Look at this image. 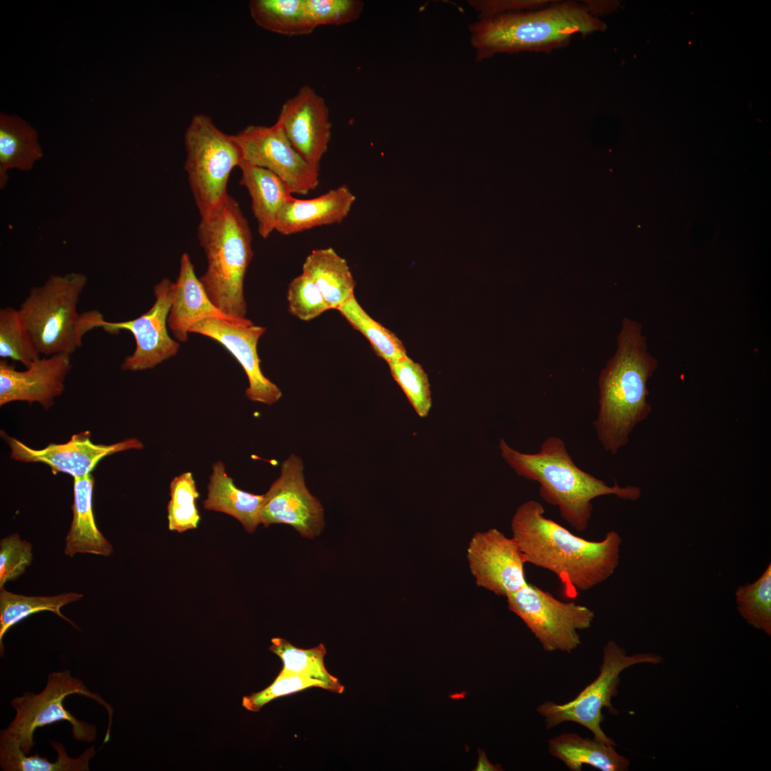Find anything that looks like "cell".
Instances as JSON below:
<instances>
[{
    "label": "cell",
    "instance_id": "cell-1",
    "mask_svg": "<svg viewBox=\"0 0 771 771\" xmlns=\"http://www.w3.org/2000/svg\"><path fill=\"white\" fill-rule=\"evenodd\" d=\"M511 530L527 563L554 573L566 598L603 583L619 564L622 538L616 531L608 532L600 541L585 540L546 518L536 500L517 508Z\"/></svg>",
    "mask_w": 771,
    "mask_h": 771
},
{
    "label": "cell",
    "instance_id": "cell-2",
    "mask_svg": "<svg viewBox=\"0 0 771 771\" xmlns=\"http://www.w3.org/2000/svg\"><path fill=\"white\" fill-rule=\"evenodd\" d=\"M658 366L647 348L642 325L624 318L614 356L598 378L599 409L593 425L603 449L615 455L635 426L650 414L647 382Z\"/></svg>",
    "mask_w": 771,
    "mask_h": 771
},
{
    "label": "cell",
    "instance_id": "cell-3",
    "mask_svg": "<svg viewBox=\"0 0 771 771\" xmlns=\"http://www.w3.org/2000/svg\"><path fill=\"white\" fill-rule=\"evenodd\" d=\"M502 458L520 476L539 484L540 496L557 506L560 517L575 530L587 529L593 510L592 501L604 495H615L635 501L642 493L639 487L607 485L603 480L576 465L563 439L547 438L533 453L519 452L500 439Z\"/></svg>",
    "mask_w": 771,
    "mask_h": 771
},
{
    "label": "cell",
    "instance_id": "cell-4",
    "mask_svg": "<svg viewBox=\"0 0 771 771\" xmlns=\"http://www.w3.org/2000/svg\"><path fill=\"white\" fill-rule=\"evenodd\" d=\"M605 28L587 4L564 1L481 18L469 29L476 59L481 61L500 53L550 52L567 45L575 34Z\"/></svg>",
    "mask_w": 771,
    "mask_h": 771
},
{
    "label": "cell",
    "instance_id": "cell-5",
    "mask_svg": "<svg viewBox=\"0 0 771 771\" xmlns=\"http://www.w3.org/2000/svg\"><path fill=\"white\" fill-rule=\"evenodd\" d=\"M198 238L207 258L199 278L211 302L226 316L246 318L243 283L253 258L252 233L239 203L230 195L201 218Z\"/></svg>",
    "mask_w": 771,
    "mask_h": 771
},
{
    "label": "cell",
    "instance_id": "cell-6",
    "mask_svg": "<svg viewBox=\"0 0 771 771\" xmlns=\"http://www.w3.org/2000/svg\"><path fill=\"white\" fill-rule=\"evenodd\" d=\"M87 281L79 272L51 275L43 285L32 287L21 303L18 309L41 355L71 356L88 332L102 327L105 319L100 311H78Z\"/></svg>",
    "mask_w": 771,
    "mask_h": 771
},
{
    "label": "cell",
    "instance_id": "cell-7",
    "mask_svg": "<svg viewBox=\"0 0 771 771\" xmlns=\"http://www.w3.org/2000/svg\"><path fill=\"white\" fill-rule=\"evenodd\" d=\"M190 188L201 218L208 217L228 195L227 184L235 167L243 161L234 140L205 114L193 116L184 134Z\"/></svg>",
    "mask_w": 771,
    "mask_h": 771
},
{
    "label": "cell",
    "instance_id": "cell-8",
    "mask_svg": "<svg viewBox=\"0 0 771 771\" xmlns=\"http://www.w3.org/2000/svg\"><path fill=\"white\" fill-rule=\"evenodd\" d=\"M72 694L89 697L106 709L109 725L104 743L107 742L112 723L111 705L100 695L91 692L82 680L72 677L69 670L51 672L41 692H26L13 699L11 705L16 712V715L9 726L1 730L0 735L13 739L23 752L28 755L35 744L34 733L37 728L65 720L71 725L74 740L93 742L97 735L96 726L78 720L63 705L66 697Z\"/></svg>",
    "mask_w": 771,
    "mask_h": 771
},
{
    "label": "cell",
    "instance_id": "cell-9",
    "mask_svg": "<svg viewBox=\"0 0 771 771\" xmlns=\"http://www.w3.org/2000/svg\"><path fill=\"white\" fill-rule=\"evenodd\" d=\"M663 660L655 653L628 655L624 648L609 640L603 648L598 677L572 700L560 705L546 701L538 706L537 712L545 718L547 729L573 722L590 730L595 738L615 746L614 740L603 731L601 723L604 720L603 708H608L612 714L618 713L611 700L618 695L621 672L635 665H657Z\"/></svg>",
    "mask_w": 771,
    "mask_h": 771
},
{
    "label": "cell",
    "instance_id": "cell-10",
    "mask_svg": "<svg viewBox=\"0 0 771 771\" xmlns=\"http://www.w3.org/2000/svg\"><path fill=\"white\" fill-rule=\"evenodd\" d=\"M508 609L518 615L547 652L571 653L581 644L578 630L591 627L595 613L574 602H563L526 583L506 597Z\"/></svg>",
    "mask_w": 771,
    "mask_h": 771
},
{
    "label": "cell",
    "instance_id": "cell-11",
    "mask_svg": "<svg viewBox=\"0 0 771 771\" xmlns=\"http://www.w3.org/2000/svg\"><path fill=\"white\" fill-rule=\"evenodd\" d=\"M243 161L266 168L281 178L293 193L307 195L319 183V171L293 147L281 128L250 125L233 135Z\"/></svg>",
    "mask_w": 771,
    "mask_h": 771
},
{
    "label": "cell",
    "instance_id": "cell-12",
    "mask_svg": "<svg viewBox=\"0 0 771 771\" xmlns=\"http://www.w3.org/2000/svg\"><path fill=\"white\" fill-rule=\"evenodd\" d=\"M260 521L265 527L289 525L310 539L321 533L325 525L323 509L306 486L300 457L291 454L282 463L279 477L264 494Z\"/></svg>",
    "mask_w": 771,
    "mask_h": 771
},
{
    "label": "cell",
    "instance_id": "cell-13",
    "mask_svg": "<svg viewBox=\"0 0 771 771\" xmlns=\"http://www.w3.org/2000/svg\"><path fill=\"white\" fill-rule=\"evenodd\" d=\"M173 293L174 283L164 278L154 286L155 301L147 312L130 321H104L101 328L105 331L117 333L126 330L134 337V351L121 363L123 371L151 369L177 354L180 345L169 336L167 329Z\"/></svg>",
    "mask_w": 771,
    "mask_h": 771
},
{
    "label": "cell",
    "instance_id": "cell-14",
    "mask_svg": "<svg viewBox=\"0 0 771 771\" xmlns=\"http://www.w3.org/2000/svg\"><path fill=\"white\" fill-rule=\"evenodd\" d=\"M466 558L476 585L497 596L506 598L527 583L525 555L513 537L496 528L475 533Z\"/></svg>",
    "mask_w": 771,
    "mask_h": 771
},
{
    "label": "cell",
    "instance_id": "cell-15",
    "mask_svg": "<svg viewBox=\"0 0 771 771\" xmlns=\"http://www.w3.org/2000/svg\"><path fill=\"white\" fill-rule=\"evenodd\" d=\"M301 156L320 169L331 139L332 124L326 100L308 85L282 105L276 122Z\"/></svg>",
    "mask_w": 771,
    "mask_h": 771
},
{
    "label": "cell",
    "instance_id": "cell-16",
    "mask_svg": "<svg viewBox=\"0 0 771 771\" xmlns=\"http://www.w3.org/2000/svg\"><path fill=\"white\" fill-rule=\"evenodd\" d=\"M266 328L251 321L233 324L215 318H204L193 325L189 333L201 334L223 346L240 363L247 376L249 386L246 396L253 402L272 405L282 396L281 389L268 378L260 367L257 344Z\"/></svg>",
    "mask_w": 771,
    "mask_h": 771
},
{
    "label": "cell",
    "instance_id": "cell-17",
    "mask_svg": "<svg viewBox=\"0 0 771 771\" xmlns=\"http://www.w3.org/2000/svg\"><path fill=\"white\" fill-rule=\"evenodd\" d=\"M11 449V458L25 463H42L49 465L54 474L58 472L74 478L91 473L104 458L116 453L136 449L143 444L137 438H128L111 445L96 444L89 432L74 435L61 444H49L42 449H34L19 440L4 434Z\"/></svg>",
    "mask_w": 771,
    "mask_h": 771
},
{
    "label": "cell",
    "instance_id": "cell-18",
    "mask_svg": "<svg viewBox=\"0 0 771 771\" xmlns=\"http://www.w3.org/2000/svg\"><path fill=\"white\" fill-rule=\"evenodd\" d=\"M71 368V356L66 354L39 358L24 371H18L1 359L0 405L26 401L39 403L45 409L50 408L63 393Z\"/></svg>",
    "mask_w": 771,
    "mask_h": 771
},
{
    "label": "cell",
    "instance_id": "cell-19",
    "mask_svg": "<svg viewBox=\"0 0 771 771\" xmlns=\"http://www.w3.org/2000/svg\"><path fill=\"white\" fill-rule=\"evenodd\" d=\"M208 318L221 319L233 324H247L249 319H235L226 316L210 300L189 255L183 253L180 259L178 279L174 283L173 299L168 316V327L180 342L188 341L191 328Z\"/></svg>",
    "mask_w": 771,
    "mask_h": 771
},
{
    "label": "cell",
    "instance_id": "cell-20",
    "mask_svg": "<svg viewBox=\"0 0 771 771\" xmlns=\"http://www.w3.org/2000/svg\"><path fill=\"white\" fill-rule=\"evenodd\" d=\"M356 198L346 185H341L311 199L292 196L281 210L276 230L292 235L311 228L341 223L349 214Z\"/></svg>",
    "mask_w": 771,
    "mask_h": 771
},
{
    "label": "cell",
    "instance_id": "cell-21",
    "mask_svg": "<svg viewBox=\"0 0 771 771\" xmlns=\"http://www.w3.org/2000/svg\"><path fill=\"white\" fill-rule=\"evenodd\" d=\"M240 184L248 191L251 208L258 223V231L267 238L276 230L278 214L293 196L288 186L273 172L242 162Z\"/></svg>",
    "mask_w": 771,
    "mask_h": 771
},
{
    "label": "cell",
    "instance_id": "cell-22",
    "mask_svg": "<svg viewBox=\"0 0 771 771\" xmlns=\"http://www.w3.org/2000/svg\"><path fill=\"white\" fill-rule=\"evenodd\" d=\"M94 479L91 473L74 478L73 519L66 537L64 553L69 557L76 553L109 556L113 547L98 529L92 508Z\"/></svg>",
    "mask_w": 771,
    "mask_h": 771
},
{
    "label": "cell",
    "instance_id": "cell-23",
    "mask_svg": "<svg viewBox=\"0 0 771 771\" xmlns=\"http://www.w3.org/2000/svg\"><path fill=\"white\" fill-rule=\"evenodd\" d=\"M207 489V498L203 502L206 510L233 517L250 533L261 524L260 513L264 495H255L239 489L228 475L221 460L213 463Z\"/></svg>",
    "mask_w": 771,
    "mask_h": 771
},
{
    "label": "cell",
    "instance_id": "cell-24",
    "mask_svg": "<svg viewBox=\"0 0 771 771\" xmlns=\"http://www.w3.org/2000/svg\"><path fill=\"white\" fill-rule=\"evenodd\" d=\"M548 752L570 771H580L588 765L601 771H626L630 760L618 754L615 745L597 738L563 732L548 740Z\"/></svg>",
    "mask_w": 771,
    "mask_h": 771
},
{
    "label": "cell",
    "instance_id": "cell-25",
    "mask_svg": "<svg viewBox=\"0 0 771 771\" xmlns=\"http://www.w3.org/2000/svg\"><path fill=\"white\" fill-rule=\"evenodd\" d=\"M302 273L316 286L330 309H338L354 295L356 281L346 260L331 247L313 250Z\"/></svg>",
    "mask_w": 771,
    "mask_h": 771
},
{
    "label": "cell",
    "instance_id": "cell-26",
    "mask_svg": "<svg viewBox=\"0 0 771 771\" xmlns=\"http://www.w3.org/2000/svg\"><path fill=\"white\" fill-rule=\"evenodd\" d=\"M36 130L16 115L0 114V188L9 181L8 171L31 170L43 157Z\"/></svg>",
    "mask_w": 771,
    "mask_h": 771
},
{
    "label": "cell",
    "instance_id": "cell-27",
    "mask_svg": "<svg viewBox=\"0 0 771 771\" xmlns=\"http://www.w3.org/2000/svg\"><path fill=\"white\" fill-rule=\"evenodd\" d=\"M58 753L57 760L50 762L38 754L26 756L13 739L0 735V767L4 771H89V761L96 751L94 746L86 749L79 757H70L64 745L51 741Z\"/></svg>",
    "mask_w": 771,
    "mask_h": 771
},
{
    "label": "cell",
    "instance_id": "cell-28",
    "mask_svg": "<svg viewBox=\"0 0 771 771\" xmlns=\"http://www.w3.org/2000/svg\"><path fill=\"white\" fill-rule=\"evenodd\" d=\"M249 11L261 28L281 35H307L316 27L308 19L305 0H252Z\"/></svg>",
    "mask_w": 771,
    "mask_h": 771
},
{
    "label": "cell",
    "instance_id": "cell-29",
    "mask_svg": "<svg viewBox=\"0 0 771 771\" xmlns=\"http://www.w3.org/2000/svg\"><path fill=\"white\" fill-rule=\"evenodd\" d=\"M83 597V594L65 593L54 596H26L12 593L4 588L0 589V654L4 656V647L3 638L6 631L17 623L28 616L41 611H50L69 623L73 627H78L64 616L61 608L71 603L76 602Z\"/></svg>",
    "mask_w": 771,
    "mask_h": 771
},
{
    "label": "cell",
    "instance_id": "cell-30",
    "mask_svg": "<svg viewBox=\"0 0 771 771\" xmlns=\"http://www.w3.org/2000/svg\"><path fill=\"white\" fill-rule=\"evenodd\" d=\"M268 650L281 658L283 671L323 681L328 685L330 692H343V685L325 667L326 651L323 644L305 650L295 647L286 639L273 638Z\"/></svg>",
    "mask_w": 771,
    "mask_h": 771
},
{
    "label": "cell",
    "instance_id": "cell-31",
    "mask_svg": "<svg viewBox=\"0 0 771 771\" xmlns=\"http://www.w3.org/2000/svg\"><path fill=\"white\" fill-rule=\"evenodd\" d=\"M337 310L368 339L375 353L388 364L407 356L401 341L394 333L373 319L358 303L354 295Z\"/></svg>",
    "mask_w": 771,
    "mask_h": 771
},
{
    "label": "cell",
    "instance_id": "cell-32",
    "mask_svg": "<svg viewBox=\"0 0 771 771\" xmlns=\"http://www.w3.org/2000/svg\"><path fill=\"white\" fill-rule=\"evenodd\" d=\"M735 596L737 612L747 623L771 636V563L754 583L739 585Z\"/></svg>",
    "mask_w": 771,
    "mask_h": 771
},
{
    "label": "cell",
    "instance_id": "cell-33",
    "mask_svg": "<svg viewBox=\"0 0 771 771\" xmlns=\"http://www.w3.org/2000/svg\"><path fill=\"white\" fill-rule=\"evenodd\" d=\"M40 353L25 325L19 309L6 306L0 309V357L10 358L28 368L40 358Z\"/></svg>",
    "mask_w": 771,
    "mask_h": 771
},
{
    "label": "cell",
    "instance_id": "cell-34",
    "mask_svg": "<svg viewBox=\"0 0 771 771\" xmlns=\"http://www.w3.org/2000/svg\"><path fill=\"white\" fill-rule=\"evenodd\" d=\"M168 526L171 531L183 533L198 525L200 515L196 505L199 497L193 473H183L172 479L169 486Z\"/></svg>",
    "mask_w": 771,
    "mask_h": 771
},
{
    "label": "cell",
    "instance_id": "cell-35",
    "mask_svg": "<svg viewBox=\"0 0 771 771\" xmlns=\"http://www.w3.org/2000/svg\"><path fill=\"white\" fill-rule=\"evenodd\" d=\"M393 378L403 390L417 414L425 418L432 405L428 376L422 366L408 356L388 364Z\"/></svg>",
    "mask_w": 771,
    "mask_h": 771
},
{
    "label": "cell",
    "instance_id": "cell-36",
    "mask_svg": "<svg viewBox=\"0 0 771 771\" xmlns=\"http://www.w3.org/2000/svg\"><path fill=\"white\" fill-rule=\"evenodd\" d=\"M287 300L290 313L305 321L314 319L330 309L318 288L303 273L289 283Z\"/></svg>",
    "mask_w": 771,
    "mask_h": 771
},
{
    "label": "cell",
    "instance_id": "cell-37",
    "mask_svg": "<svg viewBox=\"0 0 771 771\" xmlns=\"http://www.w3.org/2000/svg\"><path fill=\"white\" fill-rule=\"evenodd\" d=\"M313 687L330 691L328 685L323 681L281 670L268 687L243 697L242 705L249 711L258 712L266 704L277 697Z\"/></svg>",
    "mask_w": 771,
    "mask_h": 771
},
{
    "label": "cell",
    "instance_id": "cell-38",
    "mask_svg": "<svg viewBox=\"0 0 771 771\" xmlns=\"http://www.w3.org/2000/svg\"><path fill=\"white\" fill-rule=\"evenodd\" d=\"M308 17L316 28L340 26L357 20L364 7L360 0H305Z\"/></svg>",
    "mask_w": 771,
    "mask_h": 771
},
{
    "label": "cell",
    "instance_id": "cell-39",
    "mask_svg": "<svg viewBox=\"0 0 771 771\" xmlns=\"http://www.w3.org/2000/svg\"><path fill=\"white\" fill-rule=\"evenodd\" d=\"M32 545L12 533L0 541V589L16 580L32 561Z\"/></svg>",
    "mask_w": 771,
    "mask_h": 771
},
{
    "label": "cell",
    "instance_id": "cell-40",
    "mask_svg": "<svg viewBox=\"0 0 771 771\" xmlns=\"http://www.w3.org/2000/svg\"><path fill=\"white\" fill-rule=\"evenodd\" d=\"M548 1L543 0H513V1H469L468 4L478 12L480 19L503 13L531 10L545 6Z\"/></svg>",
    "mask_w": 771,
    "mask_h": 771
},
{
    "label": "cell",
    "instance_id": "cell-41",
    "mask_svg": "<svg viewBox=\"0 0 771 771\" xmlns=\"http://www.w3.org/2000/svg\"><path fill=\"white\" fill-rule=\"evenodd\" d=\"M475 771H501L503 770L499 764L493 765L487 758L485 752L478 749V758Z\"/></svg>",
    "mask_w": 771,
    "mask_h": 771
}]
</instances>
